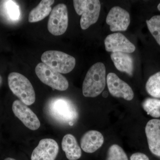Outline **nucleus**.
Instances as JSON below:
<instances>
[{"label": "nucleus", "mask_w": 160, "mask_h": 160, "mask_svg": "<svg viewBox=\"0 0 160 160\" xmlns=\"http://www.w3.org/2000/svg\"><path fill=\"white\" fill-rule=\"evenodd\" d=\"M48 116L56 122L72 126L78 118V109L71 101L65 98L52 99L46 106Z\"/></svg>", "instance_id": "obj_1"}, {"label": "nucleus", "mask_w": 160, "mask_h": 160, "mask_svg": "<svg viewBox=\"0 0 160 160\" xmlns=\"http://www.w3.org/2000/svg\"><path fill=\"white\" fill-rule=\"evenodd\" d=\"M106 83V69L102 62L92 65L89 69L83 82L82 92L86 97L94 98L105 89Z\"/></svg>", "instance_id": "obj_2"}, {"label": "nucleus", "mask_w": 160, "mask_h": 160, "mask_svg": "<svg viewBox=\"0 0 160 160\" xmlns=\"http://www.w3.org/2000/svg\"><path fill=\"white\" fill-rule=\"evenodd\" d=\"M9 89L12 93L27 106H30L36 100L35 92L30 81L22 74L12 72L8 77Z\"/></svg>", "instance_id": "obj_3"}, {"label": "nucleus", "mask_w": 160, "mask_h": 160, "mask_svg": "<svg viewBox=\"0 0 160 160\" xmlns=\"http://www.w3.org/2000/svg\"><path fill=\"white\" fill-rule=\"evenodd\" d=\"M41 60L52 69L64 74L72 71L76 65L74 57L62 52L56 50L45 52L41 57Z\"/></svg>", "instance_id": "obj_4"}, {"label": "nucleus", "mask_w": 160, "mask_h": 160, "mask_svg": "<svg viewBox=\"0 0 160 160\" xmlns=\"http://www.w3.org/2000/svg\"><path fill=\"white\" fill-rule=\"evenodd\" d=\"M35 72L42 82L52 89L62 91H65L69 87L67 79L45 63L38 64L35 68Z\"/></svg>", "instance_id": "obj_5"}, {"label": "nucleus", "mask_w": 160, "mask_h": 160, "mask_svg": "<svg viewBox=\"0 0 160 160\" xmlns=\"http://www.w3.org/2000/svg\"><path fill=\"white\" fill-rule=\"evenodd\" d=\"M68 26L67 6L64 4H58L52 10L48 23V30L54 36L64 34Z\"/></svg>", "instance_id": "obj_6"}, {"label": "nucleus", "mask_w": 160, "mask_h": 160, "mask_svg": "<svg viewBox=\"0 0 160 160\" xmlns=\"http://www.w3.org/2000/svg\"><path fill=\"white\" fill-rule=\"evenodd\" d=\"M12 110L15 116L29 129L36 130L39 128L41 124L38 118L27 105L20 100L13 102Z\"/></svg>", "instance_id": "obj_7"}, {"label": "nucleus", "mask_w": 160, "mask_h": 160, "mask_svg": "<svg viewBox=\"0 0 160 160\" xmlns=\"http://www.w3.org/2000/svg\"><path fill=\"white\" fill-rule=\"evenodd\" d=\"M106 22L111 31H126L130 24V15L125 9L114 6L107 15Z\"/></svg>", "instance_id": "obj_8"}, {"label": "nucleus", "mask_w": 160, "mask_h": 160, "mask_svg": "<svg viewBox=\"0 0 160 160\" xmlns=\"http://www.w3.org/2000/svg\"><path fill=\"white\" fill-rule=\"evenodd\" d=\"M106 82L109 92L112 96L123 98L127 101H131L134 98L131 87L115 73L110 72L107 75Z\"/></svg>", "instance_id": "obj_9"}, {"label": "nucleus", "mask_w": 160, "mask_h": 160, "mask_svg": "<svg viewBox=\"0 0 160 160\" xmlns=\"http://www.w3.org/2000/svg\"><path fill=\"white\" fill-rule=\"evenodd\" d=\"M106 51L130 53L134 52L136 48L122 33L120 32L109 35L104 41Z\"/></svg>", "instance_id": "obj_10"}, {"label": "nucleus", "mask_w": 160, "mask_h": 160, "mask_svg": "<svg viewBox=\"0 0 160 160\" xmlns=\"http://www.w3.org/2000/svg\"><path fill=\"white\" fill-rule=\"evenodd\" d=\"M59 151V146L54 140L43 139L32 151L31 160H55Z\"/></svg>", "instance_id": "obj_11"}, {"label": "nucleus", "mask_w": 160, "mask_h": 160, "mask_svg": "<svg viewBox=\"0 0 160 160\" xmlns=\"http://www.w3.org/2000/svg\"><path fill=\"white\" fill-rule=\"evenodd\" d=\"M145 132L149 150L156 156L160 157V120L153 119L149 121Z\"/></svg>", "instance_id": "obj_12"}, {"label": "nucleus", "mask_w": 160, "mask_h": 160, "mask_svg": "<svg viewBox=\"0 0 160 160\" xmlns=\"http://www.w3.org/2000/svg\"><path fill=\"white\" fill-rule=\"evenodd\" d=\"M101 3L98 0L87 1L86 8L82 15L80 25L82 29L85 30L96 23L100 15Z\"/></svg>", "instance_id": "obj_13"}, {"label": "nucleus", "mask_w": 160, "mask_h": 160, "mask_svg": "<svg viewBox=\"0 0 160 160\" xmlns=\"http://www.w3.org/2000/svg\"><path fill=\"white\" fill-rule=\"evenodd\" d=\"M104 139L100 132L90 130L87 132L81 138V147L87 153H93L102 146Z\"/></svg>", "instance_id": "obj_14"}, {"label": "nucleus", "mask_w": 160, "mask_h": 160, "mask_svg": "<svg viewBox=\"0 0 160 160\" xmlns=\"http://www.w3.org/2000/svg\"><path fill=\"white\" fill-rule=\"evenodd\" d=\"M62 146L68 160H77L82 156L81 149L75 137L72 134H66L63 137Z\"/></svg>", "instance_id": "obj_15"}, {"label": "nucleus", "mask_w": 160, "mask_h": 160, "mask_svg": "<svg viewBox=\"0 0 160 160\" xmlns=\"http://www.w3.org/2000/svg\"><path fill=\"white\" fill-rule=\"evenodd\" d=\"M111 58L118 70L132 75L133 62L130 55L123 52H112Z\"/></svg>", "instance_id": "obj_16"}, {"label": "nucleus", "mask_w": 160, "mask_h": 160, "mask_svg": "<svg viewBox=\"0 0 160 160\" xmlns=\"http://www.w3.org/2000/svg\"><path fill=\"white\" fill-rule=\"evenodd\" d=\"M54 2L53 0H42L36 7L29 12L28 20L30 23L42 21L51 13V6Z\"/></svg>", "instance_id": "obj_17"}, {"label": "nucleus", "mask_w": 160, "mask_h": 160, "mask_svg": "<svg viewBox=\"0 0 160 160\" xmlns=\"http://www.w3.org/2000/svg\"><path fill=\"white\" fill-rule=\"evenodd\" d=\"M146 89L152 97L160 98V71L149 78L146 83Z\"/></svg>", "instance_id": "obj_18"}, {"label": "nucleus", "mask_w": 160, "mask_h": 160, "mask_svg": "<svg viewBox=\"0 0 160 160\" xmlns=\"http://www.w3.org/2000/svg\"><path fill=\"white\" fill-rule=\"evenodd\" d=\"M143 109L147 114L154 118L160 117V100L148 98L142 103Z\"/></svg>", "instance_id": "obj_19"}, {"label": "nucleus", "mask_w": 160, "mask_h": 160, "mask_svg": "<svg viewBox=\"0 0 160 160\" xmlns=\"http://www.w3.org/2000/svg\"><path fill=\"white\" fill-rule=\"evenodd\" d=\"M146 22L150 33L160 46V15L154 16Z\"/></svg>", "instance_id": "obj_20"}, {"label": "nucleus", "mask_w": 160, "mask_h": 160, "mask_svg": "<svg viewBox=\"0 0 160 160\" xmlns=\"http://www.w3.org/2000/svg\"><path fill=\"white\" fill-rule=\"evenodd\" d=\"M106 160H128L126 152L122 147L114 144L109 147Z\"/></svg>", "instance_id": "obj_21"}, {"label": "nucleus", "mask_w": 160, "mask_h": 160, "mask_svg": "<svg viewBox=\"0 0 160 160\" xmlns=\"http://www.w3.org/2000/svg\"><path fill=\"white\" fill-rule=\"evenodd\" d=\"M6 2V8L8 15L12 20H17L20 15L18 6L13 1H7Z\"/></svg>", "instance_id": "obj_22"}, {"label": "nucleus", "mask_w": 160, "mask_h": 160, "mask_svg": "<svg viewBox=\"0 0 160 160\" xmlns=\"http://www.w3.org/2000/svg\"><path fill=\"white\" fill-rule=\"evenodd\" d=\"M75 10L79 15H82L86 8V0H75L73 1Z\"/></svg>", "instance_id": "obj_23"}, {"label": "nucleus", "mask_w": 160, "mask_h": 160, "mask_svg": "<svg viewBox=\"0 0 160 160\" xmlns=\"http://www.w3.org/2000/svg\"><path fill=\"white\" fill-rule=\"evenodd\" d=\"M130 160H149L146 155L142 152L133 153L130 157Z\"/></svg>", "instance_id": "obj_24"}, {"label": "nucleus", "mask_w": 160, "mask_h": 160, "mask_svg": "<svg viewBox=\"0 0 160 160\" xmlns=\"http://www.w3.org/2000/svg\"><path fill=\"white\" fill-rule=\"evenodd\" d=\"M102 96L104 98L107 97L108 96V92H103Z\"/></svg>", "instance_id": "obj_25"}, {"label": "nucleus", "mask_w": 160, "mask_h": 160, "mask_svg": "<svg viewBox=\"0 0 160 160\" xmlns=\"http://www.w3.org/2000/svg\"><path fill=\"white\" fill-rule=\"evenodd\" d=\"M3 79L2 77L0 75V87L2 86V84Z\"/></svg>", "instance_id": "obj_26"}, {"label": "nucleus", "mask_w": 160, "mask_h": 160, "mask_svg": "<svg viewBox=\"0 0 160 160\" xmlns=\"http://www.w3.org/2000/svg\"><path fill=\"white\" fill-rule=\"evenodd\" d=\"M4 160H16L14 158H6L4 159Z\"/></svg>", "instance_id": "obj_27"}, {"label": "nucleus", "mask_w": 160, "mask_h": 160, "mask_svg": "<svg viewBox=\"0 0 160 160\" xmlns=\"http://www.w3.org/2000/svg\"><path fill=\"white\" fill-rule=\"evenodd\" d=\"M158 9L159 11H160V3L158 5Z\"/></svg>", "instance_id": "obj_28"}]
</instances>
